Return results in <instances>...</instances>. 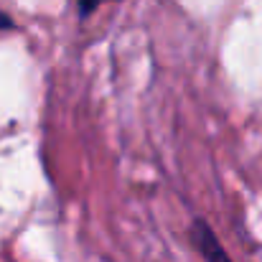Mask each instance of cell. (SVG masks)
Masks as SVG:
<instances>
[{"instance_id":"obj_1","label":"cell","mask_w":262,"mask_h":262,"mask_svg":"<svg viewBox=\"0 0 262 262\" xmlns=\"http://www.w3.org/2000/svg\"><path fill=\"white\" fill-rule=\"evenodd\" d=\"M191 237H193V245L199 247V252H201V257L206 262H232L229 260V255H227V250L222 247V242L216 239V234L211 232V227L204 222V219H193V224H191Z\"/></svg>"},{"instance_id":"obj_2","label":"cell","mask_w":262,"mask_h":262,"mask_svg":"<svg viewBox=\"0 0 262 262\" xmlns=\"http://www.w3.org/2000/svg\"><path fill=\"white\" fill-rule=\"evenodd\" d=\"M102 3H107V0H79V15L82 18H87V15H92Z\"/></svg>"},{"instance_id":"obj_3","label":"cell","mask_w":262,"mask_h":262,"mask_svg":"<svg viewBox=\"0 0 262 262\" xmlns=\"http://www.w3.org/2000/svg\"><path fill=\"white\" fill-rule=\"evenodd\" d=\"M0 28H3V31H8V28H13V20H10V18H8V15L3 13V10H0Z\"/></svg>"}]
</instances>
